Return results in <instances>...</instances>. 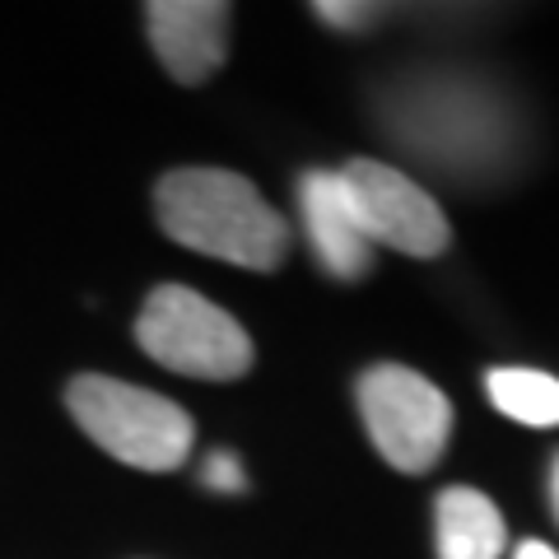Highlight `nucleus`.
<instances>
[{
	"mask_svg": "<svg viewBox=\"0 0 559 559\" xmlns=\"http://www.w3.org/2000/svg\"><path fill=\"white\" fill-rule=\"evenodd\" d=\"M159 229L201 257L242 271H275L289 257V219L229 168H173L154 187Z\"/></svg>",
	"mask_w": 559,
	"mask_h": 559,
	"instance_id": "obj_1",
	"label": "nucleus"
},
{
	"mask_svg": "<svg viewBox=\"0 0 559 559\" xmlns=\"http://www.w3.org/2000/svg\"><path fill=\"white\" fill-rule=\"evenodd\" d=\"M66 411L90 439L135 471H178L187 466L197 425L191 415L159 392H145L135 382L80 373L66 388Z\"/></svg>",
	"mask_w": 559,
	"mask_h": 559,
	"instance_id": "obj_2",
	"label": "nucleus"
},
{
	"mask_svg": "<svg viewBox=\"0 0 559 559\" xmlns=\"http://www.w3.org/2000/svg\"><path fill=\"white\" fill-rule=\"evenodd\" d=\"M140 349L164 369L201 382H234L252 369L257 349L234 312L187 285H159L135 318Z\"/></svg>",
	"mask_w": 559,
	"mask_h": 559,
	"instance_id": "obj_3",
	"label": "nucleus"
},
{
	"mask_svg": "<svg viewBox=\"0 0 559 559\" xmlns=\"http://www.w3.org/2000/svg\"><path fill=\"white\" fill-rule=\"evenodd\" d=\"M355 401L369 443L388 466L406 471V476H425L439 466L452 439V401L425 373L406 369V364H373L359 373Z\"/></svg>",
	"mask_w": 559,
	"mask_h": 559,
	"instance_id": "obj_4",
	"label": "nucleus"
},
{
	"mask_svg": "<svg viewBox=\"0 0 559 559\" xmlns=\"http://www.w3.org/2000/svg\"><path fill=\"white\" fill-rule=\"evenodd\" d=\"M341 182L349 191L359 229L373 248L382 242V248L406 252V257H443L448 252L452 224L443 215V205L401 168L378 164V159H349L341 168Z\"/></svg>",
	"mask_w": 559,
	"mask_h": 559,
	"instance_id": "obj_5",
	"label": "nucleus"
},
{
	"mask_svg": "<svg viewBox=\"0 0 559 559\" xmlns=\"http://www.w3.org/2000/svg\"><path fill=\"white\" fill-rule=\"evenodd\" d=\"M234 10L219 0H154L145 5L150 47L178 84H205L229 57Z\"/></svg>",
	"mask_w": 559,
	"mask_h": 559,
	"instance_id": "obj_6",
	"label": "nucleus"
},
{
	"mask_svg": "<svg viewBox=\"0 0 559 559\" xmlns=\"http://www.w3.org/2000/svg\"><path fill=\"white\" fill-rule=\"evenodd\" d=\"M299 205L304 229L318 252L322 271L336 280H364L373 266V242L364 238L349 191L341 182V168H308L299 178Z\"/></svg>",
	"mask_w": 559,
	"mask_h": 559,
	"instance_id": "obj_7",
	"label": "nucleus"
},
{
	"mask_svg": "<svg viewBox=\"0 0 559 559\" xmlns=\"http://www.w3.org/2000/svg\"><path fill=\"white\" fill-rule=\"evenodd\" d=\"M433 536H439V559H499L503 555V513L480 489L452 485L433 503Z\"/></svg>",
	"mask_w": 559,
	"mask_h": 559,
	"instance_id": "obj_8",
	"label": "nucleus"
},
{
	"mask_svg": "<svg viewBox=\"0 0 559 559\" xmlns=\"http://www.w3.org/2000/svg\"><path fill=\"white\" fill-rule=\"evenodd\" d=\"M485 392L495 411L527 429H555L559 425V378L540 369H489Z\"/></svg>",
	"mask_w": 559,
	"mask_h": 559,
	"instance_id": "obj_9",
	"label": "nucleus"
},
{
	"mask_svg": "<svg viewBox=\"0 0 559 559\" xmlns=\"http://www.w3.org/2000/svg\"><path fill=\"white\" fill-rule=\"evenodd\" d=\"M201 480L210 489H224V495H242V489H248V476H242V466H238L234 452H215V457L201 466Z\"/></svg>",
	"mask_w": 559,
	"mask_h": 559,
	"instance_id": "obj_10",
	"label": "nucleus"
},
{
	"mask_svg": "<svg viewBox=\"0 0 559 559\" xmlns=\"http://www.w3.org/2000/svg\"><path fill=\"white\" fill-rule=\"evenodd\" d=\"M312 14L331 28H369L378 20V5H331V0H322V5H312Z\"/></svg>",
	"mask_w": 559,
	"mask_h": 559,
	"instance_id": "obj_11",
	"label": "nucleus"
},
{
	"mask_svg": "<svg viewBox=\"0 0 559 559\" xmlns=\"http://www.w3.org/2000/svg\"><path fill=\"white\" fill-rule=\"evenodd\" d=\"M513 559H559V550L546 546V540H522V546L513 550Z\"/></svg>",
	"mask_w": 559,
	"mask_h": 559,
	"instance_id": "obj_12",
	"label": "nucleus"
},
{
	"mask_svg": "<svg viewBox=\"0 0 559 559\" xmlns=\"http://www.w3.org/2000/svg\"><path fill=\"white\" fill-rule=\"evenodd\" d=\"M550 509H555V522H559V457L550 466Z\"/></svg>",
	"mask_w": 559,
	"mask_h": 559,
	"instance_id": "obj_13",
	"label": "nucleus"
}]
</instances>
